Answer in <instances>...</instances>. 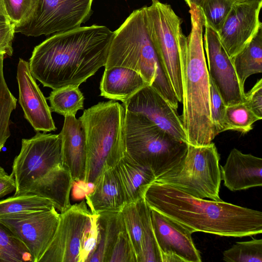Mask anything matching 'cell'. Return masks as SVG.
Segmentation results:
<instances>
[{
  "label": "cell",
  "mask_w": 262,
  "mask_h": 262,
  "mask_svg": "<svg viewBox=\"0 0 262 262\" xmlns=\"http://www.w3.org/2000/svg\"><path fill=\"white\" fill-rule=\"evenodd\" d=\"M220 159L212 142L205 146L188 144L182 163L173 171L155 180L172 185L198 198L220 201Z\"/></svg>",
  "instance_id": "cell-8"
},
{
  "label": "cell",
  "mask_w": 262,
  "mask_h": 262,
  "mask_svg": "<svg viewBox=\"0 0 262 262\" xmlns=\"http://www.w3.org/2000/svg\"><path fill=\"white\" fill-rule=\"evenodd\" d=\"M16 78L19 103L25 118L36 131L49 132L56 129L50 107L32 75L29 62L19 58Z\"/></svg>",
  "instance_id": "cell-17"
},
{
  "label": "cell",
  "mask_w": 262,
  "mask_h": 262,
  "mask_svg": "<svg viewBox=\"0 0 262 262\" xmlns=\"http://www.w3.org/2000/svg\"><path fill=\"white\" fill-rule=\"evenodd\" d=\"M0 21L10 22L5 11L3 0H0Z\"/></svg>",
  "instance_id": "cell-42"
},
{
  "label": "cell",
  "mask_w": 262,
  "mask_h": 262,
  "mask_svg": "<svg viewBox=\"0 0 262 262\" xmlns=\"http://www.w3.org/2000/svg\"><path fill=\"white\" fill-rule=\"evenodd\" d=\"M85 202L92 213L118 212L126 204L119 179L114 167H106L96 179Z\"/></svg>",
  "instance_id": "cell-20"
},
{
  "label": "cell",
  "mask_w": 262,
  "mask_h": 262,
  "mask_svg": "<svg viewBox=\"0 0 262 262\" xmlns=\"http://www.w3.org/2000/svg\"><path fill=\"white\" fill-rule=\"evenodd\" d=\"M59 216L60 213L53 207L1 216L0 221L24 243L33 262H39L53 239Z\"/></svg>",
  "instance_id": "cell-12"
},
{
  "label": "cell",
  "mask_w": 262,
  "mask_h": 262,
  "mask_svg": "<svg viewBox=\"0 0 262 262\" xmlns=\"http://www.w3.org/2000/svg\"><path fill=\"white\" fill-rule=\"evenodd\" d=\"M125 110L115 100L86 109L79 118L84 127L86 162L84 182L94 183L106 167H114L125 154Z\"/></svg>",
  "instance_id": "cell-5"
},
{
  "label": "cell",
  "mask_w": 262,
  "mask_h": 262,
  "mask_svg": "<svg viewBox=\"0 0 262 262\" xmlns=\"http://www.w3.org/2000/svg\"><path fill=\"white\" fill-rule=\"evenodd\" d=\"M244 103L260 119H262V79L255 83L252 88L245 93Z\"/></svg>",
  "instance_id": "cell-39"
},
{
  "label": "cell",
  "mask_w": 262,
  "mask_h": 262,
  "mask_svg": "<svg viewBox=\"0 0 262 262\" xmlns=\"http://www.w3.org/2000/svg\"><path fill=\"white\" fill-rule=\"evenodd\" d=\"M60 133L38 132L30 139H23L19 154L15 158L11 175L14 179V195L21 194L33 182L57 166L62 164Z\"/></svg>",
  "instance_id": "cell-9"
},
{
  "label": "cell",
  "mask_w": 262,
  "mask_h": 262,
  "mask_svg": "<svg viewBox=\"0 0 262 262\" xmlns=\"http://www.w3.org/2000/svg\"><path fill=\"white\" fill-rule=\"evenodd\" d=\"M54 207L49 199L31 194L13 195L0 201V216L25 212L48 209Z\"/></svg>",
  "instance_id": "cell-27"
},
{
  "label": "cell",
  "mask_w": 262,
  "mask_h": 262,
  "mask_svg": "<svg viewBox=\"0 0 262 262\" xmlns=\"http://www.w3.org/2000/svg\"><path fill=\"white\" fill-rule=\"evenodd\" d=\"M145 20L150 40L167 75L178 102L182 101L180 51L187 37L182 32V19L170 5L158 0L145 6Z\"/></svg>",
  "instance_id": "cell-7"
},
{
  "label": "cell",
  "mask_w": 262,
  "mask_h": 262,
  "mask_svg": "<svg viewBox=\"0 0 262 262\" xmlns=\"http://www.w3.org/2000/svg\"><path fill=\"white\" fill-rule=\"evenodd\" d=\"M234 3L231 0H207L201 8L205 24L218 32Z\"/></svg>",
  "instance_id": "cell-34"
},
{
  "label": "cell",
  "mask_w": 262,
  "mask_h": 262,
  "mask_svg": "<svg viewBox=\"0 0 262 262\" xmlns=\"http://www.w3.org/2000/svg\"><path fill=\"white\" fill-rule=\"evenodd\" d=\"M122 104L126 111L144 115L163 130L187 142L177 110L150 85L143 87Z\"/></svg>",
  "instance_id": "cell-16"
},
{
  "label": "cell",
  "mask_w": 262,
  "mask_h": 262,
  "mask_svg": "<svg viewBox=\"0 0 262 262\" xmlns=\"http://www.w3.org/2000/svg\"><path fill=\"white\" fill-rule=\"evenodd\" d=\"M224 185L232 191L262 186V159L235 148L220 166Z\"/></svg>",
  "instance_id": "cell-19"
},
{
  "label": "cell",
  "mask_w": 262,
  "mask_h": 262,
  "mask_svg": "<svg viewBox=\"0 0 262 262\" xmlns=\"http://www.w3.org/2000/svg\"><path fill=\"white\" fill-rule=\"evenodd\" d=\"M93 216L85 201L61 212L53 239L39 262H79L84 235Z\"/></svg>",
  "instance_id": "cell-11"
},
{
  "label": "cell",
  "mask_w": 262,
  "mask_h": 262,
  "mask_svg": "<svg viewBox=\"0 0 262 262\" xmlns=\"http://www.w3.org/2000/svg\"><path fill=\"white\" fill-rule=\"evenodd\" d=\"M150 218L162 262L202 261L187 228L152 209Z\"/></svg>",
  "instance_id": "cell-14"
},
{
  "label": "cell",
  "mask_w": 262,
  "mask_h": 262,
  "mask_svg": "<svg viewBox=\"0 0 262 262\" xmlns=\"http://www.w3.org/2000/svg\"><path fill=\"white\" fill-rule=\"evenodd\" d=\"M4 54H0V151L10 136V117L16 106V99L10 91L4 75Z\"/></svg>",
  "instance_id": "cell-30"
},
{
  "label": "cell",
  "mask_w": 262,
  "mask_h": 262,
  "mask_svg": "<svg viewBox=\"0 0 262 262\" xmlns=\"http://www.w3.org/2000/svg\"><path fill=\"white\" fill-rule=\"evenodd\" d=\"M4 54V53L3 52H2L0 51V54Z\"/></svg>",
  "instance_id": "cell-46"
},
{
  "label": "cell",
  "mask_w": 262,
  "mask_h": 262,
  "mask_svg": "<svg viewBox=\"0 0 262 262\" xmlns=\"http://www.w3.org/2000/svg\"><path fill=\"white\" fill-rule=\"evenodd\" d=\"M93 214L91 224L85 233L80 255L79 262H86L95 251L98 241V214Z\"/></svg>",
  "instance_id": "cell-38"
},
{
  "label": "cell",
  "mask_w": 262,
  "mask_h": 262,
  "mask_svg": "<svg viewBox=\"0 0 262 262\" xmlns=\"http://www.w3.org/2000/svg\"><path fill=\"white\" fill-rule=\"evenodd\" d=\"M143 222L141 250L138 262H162V257L154 234L150 208L143 198L138 201Z\"/></svg>",
  "instance_id": "cell-29"
},
{
  "label": "cell",
  "mask_w": 262,
  "mask_h": 262,
  "mask_svg": "<svg viewBox=\"0 0 262 262\" xmlns=\"http://www.w3.org/2000/svg\"><path fill=\"white\" fill-rule=\"evenodd\" d=\"M114 168L122 186L126 204L137 202L143 198L147 187L156 180L150 169L125 153Z\"/></svg>",
  "instance_id": "cell-23"
},
{
  "label": "cell",
  "mask_w": 262,
  "mask_h": 262,
  "mask_svg": "<svg viewBox=\"0 0 262 262\" xmlns=\"http://www.w3.org/2000/svg\"><path fill=\"white\" fill-rule=\"evenodd\" d=\"M233 2H243V1H247V0H231Z\"/></svg>",
  "instance_id": "cell-45"
},
{
  "label": "cell",
  "mask_w": 262,
  "mask_h": 262,
  "mask_svg": "<svg viewBox=\"0 0 262 262\" xmlns=\"http://www.w3.org/2000/svg\"><path fill=\"white\" fill-rule=\"evenodd\" d=\"M62 164L74 182L84 181L86 162V142L84 126L75 116H64L60 132Z\"/></svg>",
  "instance_id": "cell-18"
},
{
  "label": "cell",
  "mask_w": 262,
  "mask_h": 262,
  "mask_svg": "<svg viewBox=\"0 0 262 262\" xmlns=\"http://www.w3.org/2000/svg\"><path fill=\"white\" fill-rule=\"evenodd\" d=\"M7 15L15 27L25 23L31 16L37 0H3Z\"/></svg>",
  "instance_id": "cell-35"
},
{
  "label": "cell",
  "mask_w": 262,
  "mask_h": 262,
  "mask_svg": "<svg viewBox=\"0 0 262 262\" xmlns=\"http://www.w3.org/2000/svg\"><path fill=\"white\" fill-rule=\"evenodd\" d=\"M16 185L14 178L7 173L0 175V199L15 191Z\"/></svg>",
  "instance_id": "cell-41"
},
{
  "label": "cell",
  "mask_w": 262,
  "mask_h": 262,
  "mask_svg": "<svg viewBox=\"0 0 262 262\" xmlns=\"http://www.w3.org/2000/svg\"><path fill=\"white\" fill-rule=\"evenodd\" d=\"M106 262H137L132 243L124 226L119 231Z\"/></svg>",
  "instance_id": "cell-36"
},
{
  "label": "cell",
  "mask_w": 262,
  "mask_h": 262,
  "mask_svg": "<svg viewBox=\"0 0 262 262\" xmlns=\"http://www.w3.org/2000/svg\"><path fill=\"white\" fill-rule=\"evenodd\" d=\"M143 199L155 210L195 232L243 237L262 233V212L220 201L194 197L170 184L155 180Z\"/></svg>",
  "instance_id": "cell-2"
},
{
  "label": "cell",
  "mask_w": 262,
  "mask_h": 262,
  "mask_svg": "<svg viewBox=\"0 0 262 262\" xmlns=\"http://www.w3.org/2000/svg\"><path fill=\"white\" fill-rule=\"evenodd\" d=\"M148 84L135 71L125 67L105 68L100 84L101 96L123 103Z\"/></svg>",
  "instance_id": "cell-22"
},
{
  "label": "cell",
  "mask_w": 262,
  "mask_h": 262,
  "mask_svg": "<svg viewBox=\"0 0 262 262\" xmlns=\"http://www.w3.org/2000/svg\"><path fill=\"white\" fill-rule=\"evenodd\" d=\"M210 117L215 136L224 132L226 105L210 78Z\"/></svg>",
  "instance_id": "cell-37"
},
{
  "label": "cell",
  "mask_w": 262,
  "mask_h": 262,
  "mask_svg": "<svg viewBox=\"0 0 262 262\" xmlns=\"http://www.w3.org/2000/svg\"><path fill=\"white\" fill-rule=\"evenodd\" d=\"M113 36L106 27L95 25L55 33L34 48L31 73L53 90L79 86L105 66Z\"/></svg>",
  "instance_id": "cell-1"
},
{
  "label": "cell",
  "mask_w": 262,
  "mask_h": 262,
  "mask_svg": "<svg viewBox=\"0 0 262 262\" xmlns=\"http://www.w3.org/2000/svg\"><path fill=\"white\" fill-rule=\"evenodd\" d=\"M112 67L135 71L177 110L176 95L148 33L144 7L134 10L114 32L104 67Z\"/></svg>",
  "instance_id": "cell-4"
},
{
  "label": "cell",
  "mask_w": 262,
  "mask_h": 262,
  "mask_svg": "<svg viewBox=\"0 0 262 262\" xmlns=\"http://www.w3.org/2000/svg\"><path fill=\"white\" fill-rule=\"evenodd\" d=\"M93 1L37 0L31 16L15 27V33L37 37L80 27L92 13Z\"/></svg>",
  "instance_id": "cell-10"
},
{
  "label": "cell",
  "mask_w": 262,
  "mask_h": 262,
  "mask_svg": "<svg viewBox=\"0 0 262 262\" xmlns=\"http://www.w3.org/2000/svg\"><path fill=\"white\" fill-rule=\"evenodd\" d=\"M98 214V241L86 262H106L117 235L124 227L120 211L103 212Z\"/></svg>",
  "instance_id": "cell-24"
},
{
  "label": "cell",
  "mask_w": 262,
  "mask_h": 262,
  "mask_svg": "<svg viewBox=\"0 0 262 262\" xmlns=\"http://www.w3.org/2000/svg\"><path fill=\"white\" fill-rule=\"evenodd\" d=\"M191 31L180 51L183 111L180 117L187 141L209 144L215 137L210 117V77L203 39L205 20L200 8L190 7Z\"/></svg>",
  "instance_id": "cell-3"
},
{
  "label": "cell",
  "mask_w": 262,
  "mask_h": 262,
  "mask_svg": "<svg viewBox=\"0 0 262 262\" xmlns=\"http://www.w3.org/2000/svg\"><path fill=\"white\" fill-rule=\"evenodd\" d=\"M6 173V172L5 170H4V169L3 167H2L1 166H0V175L5 174Z\"/></svg>",
  "instance_id": "cell-44"
},
{
  "label": "cell",
  "mask_w": 262,
  "mask_h": 262,
  "mask_svg": "<svg viewBox=\"0 0 262 262\" xmlns=\"http://www.w3.org/2000/svg\"><path fill=\"white\" fill-rule=\"evenodd\" d=\"M241 85L244 88L247 79L262 72V27L251 41L231 58Z\"/></svg>",
  "instance_id": "cell-25"
},
{
  "label": "cell",
  "mask_w": 262,
  "mask_h": 262,
  "mask_svg": "<svg viewBox=\"0 0 262 262\" xmlns=\"http://www.w3.org/2000/svg\"><path fill=\"white\" fill-rule=\"evenodd\" d=\"M204 27L203 44L210 79L226 106L244 102V88L239 82L232 59L217 33L206 24Z\"/></svg>",
  "instance_id": "cell-13"
},
{
  "label": "cell",
  "mask_w": 262,
  "mask_h": 262,
  "mask_svg": "<svg viewBox=\"0 0 262 262\" xmlns=\"http://www.w3.org/2000/svg\"><path fill=\"white\" fill-rule=\"evenodd\" d=\"M120 214L138 262L143 236V222L138 201L125 204Z\"/></svg>",
  "instance_id": "cell-31"
},
{
  "label": "cell",
  "mask_w": 262,
  "mask_h": 262,
  "mask_svg": "<svg viewBox=\"0 0 262 262\" xmlns=\"http://www.w3.org/2000/svg\"><path fill=\"white\" fill-rule=\"evenodd\" d=\"M227 262H262V239L236 242L223 252Z\"/></svg>",
  "instance_id": "cell-33"
},
{
  "label": "cell",
  "mask_w": 262,
  "mask_h": 262,
  "mask_svg": "<svg viewBox=\"0 0 262 262\" xmlns=\"http://www.w3.org/2000/svg\"><path fill=\"white\" fill-rule=\"evenodd\" d=\"M15 26L11 22L0 21V51L12 56L13 52L12 41Z\"/></svg>",
  "instance_id": "cell-40"
},
{
  "label": "cell",
  "mask_w": 262,
  "mask_h": 262,
  "mask_svg": "<svg viewBox=\"0 0 262 262\" xmlns=\"http://www.w3.org/2000/svg\"><path fill=\"white\" fill-rule=\"evenodd\" d=\"M33 262L24 243L0 221V262Z\"/></svg>",
  "instance_id": "cell-28"
},
{
  "label": "cell",
  "mask_w": 262,
  "mask_h": 262,
  "mask_svg": "<svg viewBox=\"0 0 262 262\" xmlns=\"http://www.w3.org/2000/svg\"><path fill=\"white\" fill-rule=\"evenodd\" d=\"M157 1V0H152V2H153V1Z\"/></svg>",
  "instance_id": "cell-47"
},
{
  "label": "cell",
  "mask_w": 262,
  "mask_h": 262,
  "mask_svg": "<svg viewBox=\"0 0 262 262\" xmlns=\"http://www.w3.org/2000/svg\"><path fill=\"white\" fill-rule=\"evenodd\" d=\"M50 110L64 116H75L83 108L84 96L78 86L53 90L48 97Z\"/></svg>",
  "instance_id": "cell-26"
},
{
  "label": "cell",
  "mask_w": 262,
  "mask_h": 262,
  "mask_svg": "<svg viewBox=\"0 0 262 262\" xmlns=\"http://www.w3.org/2000/svg\"><path fill=\"white\" fill-rule=\"evenodd\" d=\"M74 183L69 171L60 164L33 182L20 194H35L48 199L61 213L72 205L70 195Z\"/></svg>",
  "instance_id": "cell-21"
},
{
  "label": "cell",
  "mask_w": 262,
  "mask_h": 262,
  "mask_svg": "<svg viewBox=\"0 0 262 262\" xmlns=\"http://www.w3.org/2000/svg\"><path fill=\"white\" fill-rule=\"evenodd\" d=\"M188 145L144 115L125 110V153L150 169L156 180L173 171L182 163Z\"/></svg>",
  "instance_id": "cell-6"
},
{
  "label": "cell",
  "mask_w": 262,
  "mask_h": 262,
  "mask_svg": "<svg viewBox=\"0 0 262 262\" xmlns=\"http://www.w3.org/2000/svg\"><path fill=\"white\" fill-rule=\"evenodd\" d=\"M207 0H184L187 5L190 7L192 5H194L200 8Z\"/></svg>",
  "instance_id": "cell-43"
},
{
  "label": "cell",
  "mask_w": 262,
  "mask_h": 262,
  "mask_svg": "<svg viewBox=\"0 0 262 262\" xmlns=\"http://www.w3.org/2000/svg\"><path fill=\"white\" fill-rule=\"evenodd\" d=\"M262 0L234 3L217 34L231 58L239 52L262 27L259 15Z\"/></svg>",
  "instance_id": "cell-15"
},
{
  "label": "cell",
  "mask_w": 262,
  "mask_h": 262,
  "mask_svg": "<svg viewBox=\"0 0 262 262\" xmlns=\"http://www.w3.org/2000/svg\"><path fill=\"white\" fill-rule=\"evenodd\" d=\"M261 120L244 103L226 106L224 132L235 130L246 134L253 129V124Z\"/></svg>",
  "instance_id": "cell-32"
}]
</instances>
